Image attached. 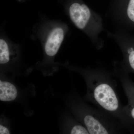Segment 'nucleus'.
Segmentation results:
<instances>
[{"instance_id": "obj_6", "label": "nucleus", "mask_w": 134, "mask_h": 134, "mask_svg": "<svg viewBox=\"0 0 134 134\" xmlns=\"http://www.w3.org/2000/svg\"><path fill=\"white\" fill-rule=\"evenodd\" d=\"M17 96V91L14 85L6 81H0V100L2 101H12Z\"/></svg>"}, {"instance_id": "obj_3", "label": "nucleus", "mask_w": 134, "mask_h": 134, "mask_svg": "<svg viewBox=\"0 0 134 134\" xmlns=\"http://www.w3.org/2000/svg\"><path fill=\"white\" fill-rule=\"evenodd\" d=\"M68 14L75 25L83 30L87 28L91 20V11L84 4L78 3H72L69 8Z\"/></svg>"}, {"instance_id": "obj_5", "label": "nucleus", "mask_w": 134, "mask_h": 134, "mask_svg": "<svg viewBox=\"0 0 134 134\" xmlns=\"http://www.w3.org/2000/svg\"><path fill=\"white\" fill-rule=\"evenodd\" d=\"M84 121L90 134L109 133L107 129L102 123L92 115H87L85 116L84 119Z\"/></svg>"}, {"instance_id": "obj_9", "label": "nucleus", "mask_w": 134, "mask_h": 134, "mask_svg": "<svg viewBox=\"0 0 134 134\" xmlns=\"http://www.w3.org/2000/svg\"><path fill=\"white\" fill-rule=\"evenodd\" d=\"M128 60L130 66L134 70V47H130L128 50Z\"/></svg>"}, {"instance_id": "obj_4", "label": "nucleus", "mask_w": 134, "mask_h": 134, "mask_svg": "<svg viewBox=\"0 0 134 134\" xmlns=\"http://www.w3.org/2000/svg\"><path fill=\"white\" fill-rule=\"evenodd\" d=\"M16 45L5 37L0 39V64H7L16 58L17 49Z\"/></svg>"}, {"instance_id": "obj_10", "label": "nucleus", "mask_w": 134, "mask_h": 134, "mask_svg": "<svg viewBox=\"0 0 134 134\" xmlns=\"http://www.w3.org/2000/svg\"><path fill=\"white\" fill-rule=\"evenodd\" d=\"M10 133L9 129L1 125H0V134H9Z\"/></svg>"}, {"instance_id": "obj_2", "label": "nucleus", "mask_w": 134, "mask_h": 134, "mask_svg": "<svg viewBox=\"0 0 134 134\" xmlns=\"http://www.w3.org/2000/svg\"><path fill=\"white\" fill-rule=\"evenodd\" d=\"M95 100L104 109L109 111H115L119 108V101L115 92L110 85L99 84L94 89Z\"/></svg>"}, {"instance_id": "obj_11", "label": "nucleus", "mask_w": 134, "mask_h": 134, "mask_svg": "<svg viewBox=\"0 0 134 134\" xmlns=\"http://www.w3.org/2000/svg\"><path fill=\"white\" fill-rule=\"evenodd\" d=\"M131 115L132 117L134 119V107L132 108L131 111Z\"/></svg>"}, {"instance_id": "obj_1", "label": "nucleus", "mask_w": 134, "mask_h": 134, "mask_svg": "<svg viewBox=\"0 0 134 134\" xmlns=\"http://www.w3.org/2000/svg\"><path fill=\"white\" fill-rule=\"evenodd\" d=\"M46 31L42 38L44 50L47 56L53 57L58 52L64 40L66 28L63 24L54 23L48 24Z\"/></svg>"}, {"instance_id": "obj_7", "label": "nucleus", "mask_w": 134, "mask_h": 134, "mask_svg": "<svg viewBox=\"0 0 134 134\" xmlns=\"http://www.w3.org/2000/svg\"><path fill=\"white\" fill-rule=\"evenodd\" d=\"M126 14L129 21L134 23V0H129L127 7Z\"/></svg>"}, {"instance_id": "obj_8", "label": "nucleus", "mask_w": 134, "mask_h": 134, "mask_svg": "<svg viewBox=\"0 0 134 134\" xmlns=\"http://www.w3.org/2000/svg\"><path fill=\"white\" fill-rule=\"evenodd\" d=\"M72 134H88V131L87 129L81 125H76L72 129L70 132Z\"/></svg>"}]
</instances>
